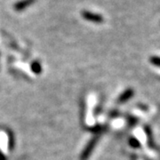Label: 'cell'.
I'll use <instances>...</instances> for the list:
<instances>
[{
	"instance_id": "6da1fadb",
	"label": "cell",
	"mask_w": 160,
	"mask_h": 160,
	"mask_svg": "<svg viewBox=\"0 0 160 160\" xmlns=\"http://www.w3.org/2000/svg\"><path fill=\"white\" fill-rule=\"evenodd\" d=\"M98 138H99V136H95V137H93L92 139H91V141L88 142V144L86 145L85 149H84L83 152H82V155H81V160H86L89 157H90V155H91V153L92 152V150H93L95 145H96V143H97Z\"/></svg>"
},
{
	"instance_id": "7a4b0ae2",
	"label": "cell",
	"mask_w": 160,
	"mask_h": 160,
	"mask_svg": "<svg viewBox=\"0 0 160 160\" xmlns=\"http://www.w3.org/2000/svg\"><path fill=\"white\" fill-rule=\"evenodd\" d=\"M82 16L85 20L92 22L102 23L103 22L102 15L98 14V13H94V12H91L83 11L82 12Z\"/></svg>"
},
{
	"instance_id": "3957f363",
	"label": "cell",
	"mask_w": 160,
	"mask_h": 160,
	"mask_svg": "<svg viewBox=\"0 0 160 160\" xmlns=\"http://www.w3.org/2000/svg\"><path fill=\"white\" fill-rule=\"evenodd\" d=\"M132 96H133V90L132 88H128L123 93H121V95L119 96L118 101L119 103H124L127 101H129Z\"/></svg>"
},
{
	"instance_id": "277c9868",
	"label": "cell",
	"mask_w": 160,
	"mask_h": 160,
	"mask_svg": "<svg viewBox=\"0 0 160 160\" xmlns=\"http://www.w3.org/2000/svg\"><path fill=\"white\" fill-rule=\"evenodd\" d=\"M36 0H21L17 2L14 6V9L16 11H22L23 9L27 8L28 6H31Z\"/></svg>"
},
{
	"instance_id": "5b68a950",
	"label": "cell",
	"mask_w": 160,
	"mask_h": 160,
	"mask_svg": "<svg viewBox=\"0 0 160 160\" xmlns=\"http://www.w3.org/2000/svg\"><path fill=\"white\" fill-rule=\"evenodd\" d=\"M145 132L147 134V138H148V143H149V147L154 148V142H153V139H152V133H151V130L149 126H145Z\"/></svg>"
},
{
	"instance_id": "8992f818",
	"label": "cell",
	"mask_w": 160,
	"mask_h": 160,
	"mask_svg": "<svg viewBox=\"0 0 160 160\" xmlns=\"http://www.w3.org/2000/svg\"><path fill=\"white\" fill-rule=\"evenodd\" d=\"M128 142H129V145L131 147H132V148H134V149H140L141 148V143H140V142L138 141L136 138L131 137L129 139Z\"/></svg>"
},
{
	"instance_id": "52a82bcc",
	"label": "cell",
	"mask_w": 160,
	"mask_h": 160,
	"mask_svg": "<svg viewBox=\"0 0 160 160\" xmlns=\"http://www.w3.org/2000/svg\"><path fill=\"white\" fill-rule=\"evenodd\" d=\"M149 62L155 66H158L160 68V57L158 56H151L149 59Z\"/></svg>"
},
{
	"instance_id": "ba28073f",
	"label": "cell",
	"mask_w": 160,
	"mask_h": 160,
	"mask_svg": "<svg viewBox=\"0 0 160 160\" xmlns=\"http://www.w3.org/2000/svg\"><path fill=\"white\" fill-rule=\"evenodd\" d=\"M32 69H33V71L36 72V73H39L40 71H41V67H40L39 63H33V65H32Z\"/></svg>"
},
{
	"instance_id": "9c48e42d",
	"label": "cell",
	"mask_w": 160,
	"mask_h": 160,
	"mask_svg": "<svg viewBox=\"0 0 160 160\" xmlns=\"http://www.w3.org/2000/svg\"><path fill=\"white\" fill-rule=\"evenodd\" d=\"M127 120H128V123L131 125V126H134V125H136V123L138 122V120L135 118H133V117H129L128 118H127Z\"/></svg>"
},
{
	"instance_id": "30bf717a",
	"label": "cell",
	"mask_w": 160,
	"mask_h": 160,
	"mask_svg": "<svg viewBox=\"0 0 160 160\" xmlns=\"http://www.w3.org/2000/svg\"><path fill=\"white\" fill-rule=\"evenodd\" d=\"M0 160H5V157L0 153Z\"/></svg>"
}]
</instances>
